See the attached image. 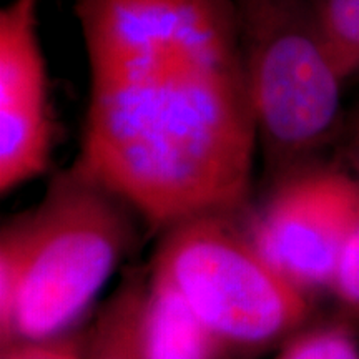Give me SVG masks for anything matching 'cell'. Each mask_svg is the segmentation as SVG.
<instances>
[{
  "instance_id": "cell-1",
  "label": "cell",
  "mask_w": 359,
  "mask_h": 359,
  "mask_svg": "<svg viewBox=\"0 0 359 359\" xmlns=\"http://www.w3.org/2000/svg\"><path fill=\"white\" fill-rule=\"evenodd\" d=\"M90 70L77 167L151 226L246 203L258 133L233 0H75Z\"/></svg>"
},
{
  "instance_id": "cell-2",
  "label": "cell",
  "mask_w": 359,
  "mask_h": 359,
  "mask_svg": "<svg viewBox=\"0 0 359 359\" xmlns=\"http://www.w3.org/2000/svg\"><path fill=\"white\" fill-rule=\"evenodd\" d=\"M236 213H205L167 228L151 278L168 286L217 341L223 359L278 349L308 326L311 294L264 257Z\"/></svg>"
},
{
  "instance_id": "cell-3",
  "label": "cell",
  "mask_w": 359,
  "mask_h": 359,
  "mask_svg": "<svg viewBox=\"0 0 359 359\" xmlns=\"http://www.w3.org/2000/svg\"><path fill=\"white\" fill-rule=\"evenodd\" d=\"M258 151L273 172L316 158L338 135L343 85L313 0H233Z\"/></svg>"
},
{
  "instance_id": "cell-4",
  "label": "cell",
  "mask_w": 359,
  "mask_h": 359,
  "mask_svg": "<svg viewBox=\"0 0 359 359\" xmlns=\"http://www.w3.org/2000/svg\"><path fill=\"white\" fill-rule=\"evenodd\" d=\"M125 206L74 165L32 213L19 218L24 273L0 348L70 333L128 248L132 224Z\"/></svg>"
},
{
  "instance_id": "cell-5",
  "label": "cell",
  "mask_w": 359,
  "mask_h": 359,
  "mask_svg": "<svg viewBox=\"0 0 359 359\" xmlns=\"http://www.w3.org/2000/svg\"><path fill=\"white\" fill-rule=\"evenodd\" d=\"M359 223V183L316 158L283 173L248 230L264 257L308 294L330 290L349 233Z\"/></svg>"
},
{
  "instance_id": "cell-6",
  "label": "cell",
  "mask_w": 359,
  "mask_h": 359,
  "mask_svg": "<svg viewBox=\"0 0 359 359\" xmlns=\"http://www.w3.org/2000/svg\"><path fill=\"white\" fill-rule=\"evenodd\" d=\"M39 0H11L0 12V191L7 195L50 163L53 120Z\"/></svg>"
},
{
  "instance_id": "cell-7",
  "label": "cell",
  "mask_w": 359,
  "mask_h": 359,
  "mask_svg": "<svg viewBox=\"0 0 359 359\" xmlns=\"http://www.w3.org/2000/svg\"><path fill=\"white\" fill-rule=\"evenodd\" d=\"M140 359H223L217 341L185 303L155 278L148 281Z\"/></svg>"
},
{
  "instance_id": "cell-8",
  "label": "cell",
  "mask_w": 359,
  "mask_h": 359,
  "mask_svg": "<svg viewBox=\"0 0 359 359\" xmlns=\"http://www.w3.org/2000/svg\"><path fill=\"white\" fill-rule=\"evenodd\" d=\"M148 285L128 278L87 331L83 359H140V327Z\"/></svg>"
},
{
  "instance_id": "cell-9",
  "label": "cell",
  "mask_w": 359,
  "mask_h": 359,
  "mask_svg": "<svg viewBox=\"0 0 359 359\" xmlns=\"http://www.w3.org/2000/svg\"><path fill=\"white\" fill-rule=\"evenodd\" d=\"M325 43L344 80L359 72V0H313Z\"/></svg>"
},
{
  "instance_id": "cell-10",
  "label": "cell",
  "mask_w": 359,
  "mask_h": 359,
  "mask_svg": "<svg viewBox=\"0 0 359 359\" xmlns=\"http://www.w3.org/2000/svg\"><path fill=\"white\" fill-rule=\"evenodd\" d=\"M273 359H359V338L351 320L304 326L276 349Z\"/></svg>"
},
{
  "instance_id": "cell-11",
  "label": "cell",
  "mask_w": 359,
  "mask_h": 359,
  "mask_svg": "<svg viewBox=\"0 0 359 359\" xmlns=\"http://www.w3.org/2000/svg\"><path fill=\"white\" fill-rule=\"evenodd\" d=\"M25 246L20 219L7 224L0 236V339L8 333L24 273Z\"/></svg>"
},
{
  "instance_id": "cell-12",
  "label": "cell",
  "mask_w": 359,
  "mask_h": 359,
  "mask_svg": "<svg viewBox=\"0 0 359 359\" xmlns=\"http://www.w3.org/2000/svg\"><path fill=\"white\" fill-rule=\"evenodd\" d=\"M330 291L348 311V320H359V223L344 241Z\"/></svg>"
},
{
  "instance_id": "cell-13",
  "label": "cell",
  "mask_w": 359,
  "mask_h": 359,
  "mask_svg": "<svg viewBox=\"0 0 359 359\" xmlns=\"http://www.w3.org/2000/svg\"><path fill=\"white\" fill-rule=\"evenodd\" d=\"M87 334L69 333L50 339L13 341L2 346L0 359H83Z\"/></svg>"
},
{
  "instance_id": "cell-14",
  "label": "cell",
  "mask_w": 359,
  "mask_h": 359,
  "mask_svg": "<svg viewBox=\"0 0 359 359\" xmlns=\"http://www.w3.org/2000/svg\"><path fill=\"white\" fill-rule=\"evenodd\" d=\"M343 167L358 180L359 183V123L354 122L346 145L343 148Z\"/></svg>"
},
{
  "instance_id": "cell-15",
  "label": "cell",
  "mask_w": 359,
  "mask_h": 359,
  "mask_svg": "<svg viewBox=\"0 0 359 359\" xmlns=\"http://www.w3.org/2000/svg\"><path fill=\"white\" fill-rule=\"evenodd\" d=\"M354 122H356V123H359V115H358V118H356V120H354Z\"/></svg>"
}]
</instances>
